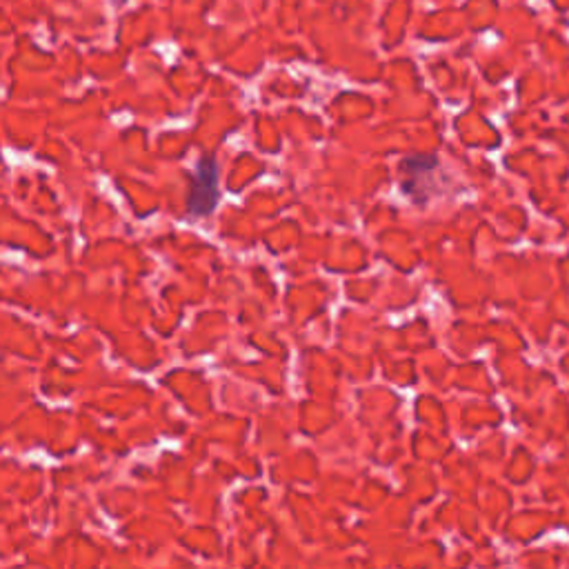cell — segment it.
I'll return each instance as SVG.
<instances>
[{
  "label": "cell",
  "mask_w": 569,
  "mask_h": 569,
  "mask_svg": "<svg viewBox=\"0 0 569 569\" xmlns=\"http://www.w3.org/2000/svg\"><path fill=\"white\" fill-rule=\"evenodd\" d=\"M218 204V167L211 158H202L189 180L187 209L193 216H207Z\"/></svg>",
  "instance_id": "6da1fadb"
}]
</instances>
